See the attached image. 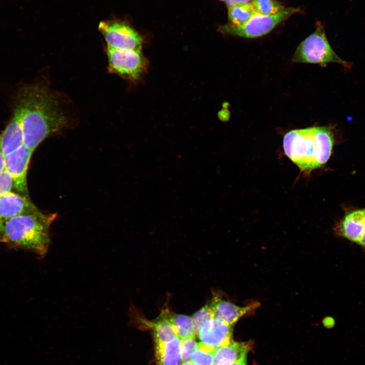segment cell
<instances>
[{"mask_svg": "<svg viewBox=\"0 0 365 365\" xmlns=\"http://www.w3.org/2000/svg\"><path fill=\"white\" fill-rule=\"evenodd\" d=\"M38 211L28 196L11 192L0 197V227L14 216Z\"/></svg>", "mask_w": 365, "mask_h": 365, "instance_id": "10", "label": "cell"}, {"mask_svg": "<svg viewBox=\"0 0 365 365\" xmlns=\"http://www.w3.org/2000/svg\"><path fill=\"white\" fill-rule=\"evenodd\" d=\"M5 170V156L0 148V173Z\"/></svg>", "mask_w": 365, "mask_h": 365, "instance_id": "25", "label": "cell"}, {"mask_svg": "<svg viewBox=\"0 0 365 365\" xmlns=\"http://www.w3.org/2000/svg\"><path fill=\"white\" fill-rule=\"evenodd\" d=\"M300 11L298 8H287L272 15L254 13L248 21L241 25H234L229 23L221 26L220 29L226 34L245 38H257L269 33L279 24Z\"/></svg>", "mask_w": 365, "mask_h": 365, "instance_id": "5", "label": "cell"}, {"mask_svg": "<svg viewBox=\"0 0 365 365\" xmlns=\"http://www.w3.org/2000/svg\"><path fill=\"white\" fill-rule=\"evenodd\" d=\"M358 244L359 245L365 250V230L359 240Z\"/></svg>", "mask_w": 365, "mask_h": 365, "instance_id": "27", "label": "cell"}, {"mask_svg": "<svg viewBox=\"0 0 365 365\" xmlns=\"http://www.w3.org/2000/svg\"><path fill=\"white\" fill-rule=\"evenodd\" d=\"M247 355H244L231 365H247Z\"/></svg>", "mask_w": 365, "mask_h": 365, "instance_id": "26", "label": "cell"}, {"mask_svg": "<svg viewBox=\"0 0 365 365\" xmlns=\"http://www.w3.org/2000/svg\"><path fill=\"white\" fill-rule=\"evenodd\" d=\"M33 151L23 145L5 156V169L12 176L14 187L19 193L28 196L27 172Z\"/></svg>", "mask_w": 365, "mask_h": 365, "instance_id": "8", "label": "cell"}, {"mask_svg": "<svg viewBox=\"0 0 365 365\" xmlns=\"http://www.w3.org/2000/svg\"><path fill=\"white\" fill-rule=\"evenodd\" d=\"M108 69L111 72L126 79L138 78L145 66V60L140 51H129L106 48Z\"/></svg>", "mask_w": 365, "mask_h": 365, "instance_id": "7", "label": "cell"}, {"mask_svg": "<svg viewBox=\"0 0 365 365\" xmlns=\"http://www.w3.org/2000/svg\"><path fill=\"white\" fill-rule=\"evenodd\" d=\"M334 139L325 126L295 129L283 137V148L287 157L301 171L309 173L323 166L330 159Z\"/></svg>", "mask_w": 365, "mask_h": 365, "instance_id": "2", "label": "cell"}, {"mask_svg": "<svg viewBox=\"0 0 365 365\" xmlns=\"http://www.w3.org/2000/svg\"><path fill=\"white\" fill-rule=\"evenodd\" d=\"M181 365H194V363L191 361H187L185 362H183Z\"/></svg>", "mask_w": 365, "mask_h": 365, "instance_id": "28", "label": "cell"}, {"mask_svg": "<svg viewBox=\"0 0 365 365\" xmlns=\"http://www.w3.org/2000/svg\"><path fill=\"white\" fill-rule=\"evenodd\" d=\"M228 8V20L232 25H241L254 14L250 3L236 5Z\"/></svg>", "mask_w": 365, "mask_h": 365, "instance_id": "18", "label": "cell"}, {"mask_svg": "<svg viewBox=\"0 0 365 365\" xmlns=\"http://www.w3.org/2000/svg\"><path fill=\"white\" fill-rule=\"evenodd\" d=\"M215 348L200 342L192 354L191 361L194 365H213Z\"/></svg>", "mask_w": 365, "mask_h": 365, "instance_id": "19", "label": "cell"}, {"mask_svg": "<svg viewBox=\"0 0 365 365\" xmlns=\"http://www.w3.org/2000/svg\"><path fill=\"white\" fill-rule=\"evenodd\" d=\"M292 61L296 63L319 64L335 62L349 67V63L343 60L335 52L330 45L320 23H317L315 30L298 46L293 56Z\"/></svg>", "mask_w": 365, "mask_h": 365, "instance_id": "4", "label": "cell"}, {"mask_svg": "<svg viewBox=\"0 0 365 365\" xmlns=\"http://www.w3.org/2000/svg\"><path fill=\"white\" fill-rule=\"evenodd\" d=\"M250 3L254 13L264 15H274L285 9L283 4L277 0H252Z\"/></svg>", "mask_w": 365, "mask_h": 365, "instance_id": "20", "label": "cell"}, {"mask_svg": "<svg viewBox=\"0 0 365 365\" xmlns=\"http://www.w3.org/2000/svg\"><path fill=\"white\" fill-rule=\"evenodd\" d=\"M181 340L177 336L166 343L160 351L155 353L158 365H181Z\"/></svg>", "mask_w": 365, "mask_h": 365, "instance_id": "16", "label": "cell"}, {"mask_svg": "<svg viewBox=\"0 0 365 365\" xmlns=\"http://www.w3.org/2000/svg\"><path fill=\"white\" fill-rule=\"evenodd\" d=\"M14 187L12 176L6 169L0 173V197L11 192Z\"/></svg>", "mask_w": 365, "mask_h": 365, "instance_id": "23", "label": "cell"}, {"mask_svg": "<svg viewBox=\"0 0 365 365\" xmlns=\"http://www.w3.org/2000/svg\"><path fill=\"white\" fill-rule=\"evenodd\" d=\"M98 29L107 47L129 51H140L141 49V37L128 24L118 21H102L99 23Z\"/></svg>", "mask_w": 365, "mask_h": 365, "instance_id": "6", "label": "cell"}, {"mask_svg": "<svg viewBox=\"0 0 365 365\" xmlns=\"http://www.w3.org/2000/svg\"><path fill=\"white\" fill-rule=\"evenodd\" d=\"M197 345V343L195 337L181 340L180 352L182 362L190 360L192 354L196 348Z\"/></svg>", "mask_w": 365, "mask_h": 365, "instance_id": "22", "label": "cell"}, {"mask_svg": "<svg viewBox=\"0 0 365 365\" xmlns=\"http://www.w3.org/2000/svg\"><path fill=\"white\" fill-rule=\"evenodd\" d=\"M191 318L194 331L196 336H197L203 325L208 320L214 318L213 312L210 304H206L194 313Z\"/></svg>", "mask_w": 365, "mask_h": 365, "instance_id": "21", "label": "cell"}, {"mask_svg": "<svg viewBox=\"0 0 365 365\" xmlns=\"http://www.w3.org/2000/svg\"><path fill=\"white\" fill-rule=\"evenodd\" d=\"M24 145L23 131L18 113L13 109V115L0 134V148L6 156Z\"/></svg>", "mask_w": 365, "mask_h": 365, "instance_id": "14", "label": "cell"}, {"mask_svg": "<svg viewBox=\"0 0 365 365\" xmlns=\"http://www.w3.org/2000/svg\"><path fill=\"white\" fill-rule=\"evenodd\" d=\"M209 304L214 318L232 325L243 316L253 312L259 306V303L257 302L243 307L239 306L217 295L213 296Z\"/></svg>", "mask_w": 365, "mask_h": 365, "instance_id": "11", "label": "cell"}, {"mask_svg": "<svg viewBox=\"0 0 365 365\" xmlns=\"http://www.w3.org/2000/svg\"><path fill=\"white\" fill-rule=\"evenodd\" d=\"M252 0H225V3L227 7L234 5L249 3Z\"/></svg>", "mask_w": 365, "mask_h": 365, "instance_id": "24", "label": "cell"}, {"mask_svg": "<svg viewBox=\"0 0 365 365\" xmlns=\"http://www.w3.org/2000/svg\"><path fill=\"white\" fill-rule=\"evenodd\" d=\"M219 1H225V0H219Z\"/></svg>", "mask_w": 365, "mask_h": 365, "instance_id": "29", "label": "cell"}, {"mask_svg": "<svg viewBox=\"0 0 365 365\" xmlns=\"http://www.w3.org/2000/svg\"><path fill=\"white\" fill-rule=\"evenodd\" d=\"M13 109L20 119L24 145L33 152L67 122L55 95L41 83L21 87L15 96Z\"/></svg>", "mask_w": 365, "mask_h": 365, "instance_id": "1", "label": "cell"}, {"mask_svg": "<svg viewBox=\"0 0 365 365\" xmlns=\"http://www.w3.org/2000/svg\"><path fill=\"white\" fill-rule=\"evenodd\" d=\"M168 317L176 336L180 340L195 338L191 317L184 314H176L169 310Z\"/></svg>", "mask_w": 365, "mask_h": 365, "instance_id": "17", "label": "cell"}, {"mask_svg": "<svg viewBox=\"0 0 365 365\" xmlns=\"http://www.w3.org/2000/svg\"><path fill=\"white\" fill-rule=\"evenodd\" d=\"M168 311L167 308L163 309L159 316L153 321H149L136 315L137 320L152 330L155 340V353L162 350L166 343L176 337L168 317Z\"/></svg>", "mask_w": 365, "mask_h": 365, "instance_id": "13", "label": "cell"}, {"mask_svg": "<svg viewBox=\"0 0 365 365\" xmlns=\"http://www.w3.org/2000/svg\"><path fill=\"white\" fill-rule=\"evenodd\" d=\"M56 216L40 210L14 216L0 227V241L43 256L50 244L49 228Z\"/></svg>", "mask_w": 365, "mask_h": 365, "instance_id": "3", "label": "cell"}, {"mask_svg": "<svg viewBox=\"0 0 365 365\" xmlns=\"http://www.w3.org/2000/svg\"><path fill=\"white\" fill-rule=\"evenodd\" d=\"M233 326L214 318L203 325L197 336L201 342L216 349L233 341Z\"/></svg>", "mask_w": 365, "mask_h": 365, "instance_id": "9", "label": "cell"}, {"mask_svg": "<svg viewBox=\"0 0 365 365\" xmlns=\"http://www.w3.org/2000/svg\"><path fill=\"white\" fill-rule=\"evenodd\" d=\"M365 230V208L349 211L336 225V233L358 244Z\"/></svg>", "mask_w": 365, "mask_h": 365, "instance_id": "12", "label": "cell"}, {"mask_svg": "<svg viewBox=\"0 0 365 365\" xmlns=\"http://www.w3.org/2000/svg\"><path fill=\"white\" fill-rule=\"evenodd\" d=\"M249 347L247 343L231 341L216 348L213 365H231L247 354Z\"/></svg>", "mask_w": 365, "mask_h": 365, "instance_id": "15", "label": "cell"}]
</instances>
